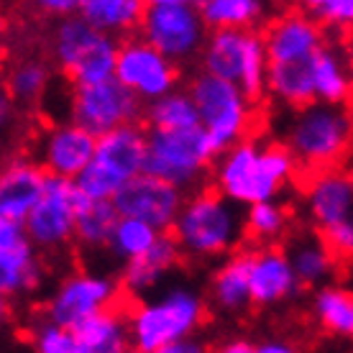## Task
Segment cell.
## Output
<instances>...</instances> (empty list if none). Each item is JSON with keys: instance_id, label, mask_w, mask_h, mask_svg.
Masks as SVG:
<instances>
[{"instance_id": "6da1fadb", "label": "cell", "mask_w": 353, "mask_h": 353, "mask_svg": "<svg viewBox=\"0 0 353 353\" xmlns=\"http://www.w3.org/2000/svg\"><path fill=\"white\" fill-rule=\"evenodd\" d=\"M297 161L284 143L243 139L215 157V192L239 208L272 203L297 176Z\"/></svg>"}, {"instance_id": "7a4b0ae2", "label": "cell", "mask_w": 353, "mask_h": 353, "mask_svg": "<svg viewBox=\"0 0 353 353\" xmlns=\"http://www.w3.org/2000/svg\"><path fill=\"white\" fill-rule=\"evenodd\" d=\"M169 230L182 256L215 259L241 243L243 210L215 190H194L185 194V203Z\"/></svg>"}, {"instance_id": "3957f363", "label": "cell", "mask_w": 353, "mask_h": 353, "mask_svg": "<svg viewBox=\"0 0 353 353\" xmlns=\"http://www.w3.org/2000/svg\"><path fill=\"white\" fill-rule=\"evenodd\" d=\"M205 297L187 284H174L157 297L141 300L128 312V348L154 353L169 343L194 338L205 323Z\"/></svg>"}, {"instance_id": "277c9868", "label": "cell", "mask_w": 353, "mask_h": 353, "mask_svg": "<svg viewBox=\"0 0 353 353\" xmlns=\"http://www.w3.org/2000/svg\"><path fill=\"white\" fill-rule=\"evenodd\" d=\"M351 115L345 108H330L320 103L294 110L287 123V149L297 167L310 172L338 169L351 149Z\"/></svg>"}, {"instance_id": "5b68a950", "label": "cell", "mask_w": 353, "mask_h": 353, "mask_svg": "<svg viewBox=\"0 0 353 353\" xmlns=\"http://www.w3.org/2000/svg\"><path fill=\"white\" fill-rule=\"evenodd\" d=\"M146 161V128L131 123L97 136L95 154L82 174L74 179L85 200H113L121 187L143 174Z\"/></svg>"}, {"instance_id": "8992f818", "label": "cell", "mask_w": 353, "mask_h": 353, "mask_svg": "<svg viewBox=\"0 0 353 353\" xmlns=\"http://www.w3.org/2000/svg\"><path fill=\"white\" fill-rule=\"evenodd\" d=\"M218 151L205 131H146L143 174L157 176L179 192H194L215 161Z\"/></svg>"}, {"instance_id": "52a82bcc", "label": "cell", "mask_w": 353, "mask_h": 353, "mask_svg": "<svg viewBox=\"0 0 353 353\" xmlns=\"http://www.w3.org/2000/svg\"><path fill=\"white\" fill-rule=\"evenodd\" d=\"M187 95L197 110V123L218 154L236 146L243 139H251V131L256 125V113H254V103L239 88L200 72L190 82Z\"/></svg>"}, {"instance_id": "ba28073f", "label": "cell", "mask_w": 353, "mask_h": 353, "mask_svg": "<svg viewBox=\"0 0 353 353\" xmlns=\"http://www.w3.org/2000/svg\"><path fill=\"white\" fill-rule=\"evenodd\" d=\"M205 74L239 88L243 95L256 103L266 92V52L261 34L251 31H208L200 52Z\"/></svg>"}, {"instance_id": "9c48e42d", "label": "cell", "mask_w": 353, "mask_h": 353, "mask_svg": "<svg viewBox=\"0 0 353 353\" xmlns=\"http://www.w3.org/2000/svg\"><path fill=\"white\" fill-rule=\"evenodd\" d=\"M118 41L97 34L77 13L57 21L52 34V57L57 67L80 85H97L113 80Z\"/></svg>"}, {"instance_id": "30bf717a", "label": "cell", "mask_w": 353, "mask_h": 353, "mask_svg": "<svg viewBox=\"0 0 353 353\" xmlns=\"http://www.w3.org/2000/svg\"><path fill=\"white\" fill-rule=\"evenodd\" d=\"M139 31L149 46H154L169 62H190L200 57L208 39L197 3L192 0H149L143 3Z\"/></svg>"}, {"instance_id": "8fae6325", "label": "cell", "mask_w": 353, "mask_h": 353, "mask_svg": "<svg viewBox=\"0 0 353 353\" xmlns=\"http://www.w3.org/2000/svg\"><path fill=\"white\" fill-rule=\"evenodd\" d=\"M121 284L103 272H74L54 287L46 302V320L74 330L88 318L118 305Z\"/></svg>"}, {"instance_id": "7c38bea8", "label": "cell", "mask_w": 353, "mask_h": 353, "mask_svg": "<svg viewBox=\"0 0 353 353\" xmlns=\"http://www.w3.org/2000/svg\"><path fill=\"white\" fill-rule=\"evenodd\" d=\"M67 100H70V121L92 133L95 139L115 128L139 123V115L143 113L141 103L115 80L72 88Z\"/></svg>"}, {"instance_id": "4fadbf2b", "label": "cell", "mask_w": 353, "mask_h": 353, "mask_svg": "<svg viewBox=\"0 0 353 353\" xmlns=\"http://www.w3.org/2000/svg\"><path fill=\"white\" fill-rule=\"evenodd\" d=\"M82 200L85 197L72 179L46 176L44 192L23 221V233L34 243L36 251L62 248L74 239V218Z\"/></svg>"}, {"instance_id": "5bb4252c", "label": "cell", "mask_w": 353, "mask_h": 353, "mask_svg": "<svg viewBox=\"0 0 353 353\" xmlns=\"http://www.w3.org/2000/svg\"><path fill=\"white\" fill-rule=\"evenodd\" d=\"M113 80L128 90L139 103H151L176 90L179 67L161 57L143 39H128L118 44Z\"/></svg>"}, {"instance_id": "9a60e30c", "label": "cell", "mask_w": 353, "mask_h": 353, "mask_svg": "<svg viewBox=\"0 0 353 353\" xmlns=\"http://www.w3.org/2000/svg\"><path fill=\"white\" fill-rule=\"evenodd\" d=\"M110 203L118 218H131V221L146 223L159 233H167L185 203V192H179L157 176L139 174L128 185L121 187V192Z\"/></svg>"}, {"instance_id": "2e32d148", "label": "cell", "mask_w": 353, "mask_h": 353, "mask_svg": "<svg viewBox=\"0 0 353 353\" xmlns=\"http://www.w3.org/2000/svg\"><path fill=\"white\" fill-rule=\"evenodd\" d=\"M95 154V136L72 121L52 123L36 143V164L46 176L77 179Z\"/></svg>"}, {"instance_id": "e0dca14e", "label": "cell", "mask_w": 353, "mask_h": 353, "mask_svg": "<svg viewBox=\"0 0 353 353\" xmlns=\"http://www.w3.org/2000/svg\"><path fill=\"white\" fill-rule=\"evenodd\" d=\"M261 41L266 64H300L325 46V34L305 10H284L269 23Z\"/></svg>"}, {"instance_id": "ac0fdd59", "label": "cell", "mask_w": 353, "mask_h": 353, "mask_svg": "<svg viewBox=\"0 0 353 353\" xmlns=\"http://www.w3.org/2000/svg\"><path fill=\"white\" fill-rule=\"evenodd\" d=\"M44 279V264L39 251L26 239L23 225L0 218V294L16 297L39 290Z\"/></svg>"}, {"instance_id": "d6986e66", "label": "cell", "mask_w": 353, "mask_h": 353, "mask_svg": "<svg viewBox=\"0 0 353 353\" xmlns=\"http://www.w3.org/2000/svg\"><path fill=\"white\" fill-rule=\"evenodd\" d=\"M305 210L320 233L353 223V179L345 169L312 172L305 185Z\"/></svg>"}, {"instance_id": "ffe728a7", "label": "cell", "mask_w": 353, "mask_h": 353, "mask_svg": "<svg viewBox=\"0 0 353 353\" xmlns=\"http://www.w3.org/2000/svg\"><path fill=\"white\" fill-rule=\"evenodd\" d=\"M246 272L251 305L259 307L282 305L302 287L282 248H256L246 254Z\"/></svg>"}, {"instance_id": "44dd1931", "label": "cell", "mask_w": 353, "mask_h": 353, "mask_svg": "<svg viewBox=\"0 0 353 353\" xmlns=\"http://www.w3.org/2000/svg\"><path fill=\"white\" fill-rule=\"evenodd\" d=\"M46 174L34 159L16 157L0 169V218L23 225L44 192Z\"/></svg>"}, {"instance_id": "7402d4cb", "label": "cell", "mask_w": 353, "mask_h": 353, "mask_svg": "<svg viewBox=\"0 0 353 353\" xmlns=\"http://www.w3.org/2000/svg\"><path fill=\"white\" fill-rule=\"evenodd\" d=\"M182 261V251L174 243V239L169 233H161L157 243L141 254L139 259H131L123 264L121 272V287L128 294H146V292L157 290L161 279L172 274Z\"/></svg>"}, {"instance_id": "603a6c76", "label": "cell", "mask_w": 353, "mask_h": 353, "mask_svg": "<svg viewBox=\"0 0 353 353\" xmlns=\"http://www.w3.org/2000/svg\"><path fill=\"white\" fill-rule=\"evenodd\" d=\"M312 97L320 105L343 108L351 97L348 57L338 46H323L312 57Z\"/></svg>"}, {"instance_id": "cb8c5ba5", "label": "cell", "mask_w": 353, "mask_h": 353, "mask_svg": "<svg viewBox=\"0 0 353 353\" xmlns=\"http://www.w3.org/2000/svg\"><path fill=\"white\" fill-rule=\"evenodd\" d=\"M80 353H125L128 351V312L110 307L72 330Z\"/></svg>"}, {"instance_id": "d4e9b609", "label": "cell", "mask_w": 353, "mask_h": 353, "mask_svg": "<svg viewBox=\"0 0 353 353\" xmlns=\"http://www.w3.org/2000/svg\"><path fill=\"white\" fill-rule=\"evenodd\" d=\"M143 13L141 0H80L77 16L97 34L115 39L139 28Z\"/></svg>"}, {"instance_id": "484cf974", "label": "cell", "mask_w": 353, "mask_h": 353, "mask_svg": "<svg viewBox=\"0 0 353 353\" xmlns=\"http://www.w3.org/2000/svg\"><path fill=\"white\" fill-rule=\"evenodd\" d=\"M266 90L282 105L300 108L315 103L312 97V59L300 64H269L266 67Z\"/></svg>"}, {"instance_id": "4316f807", "label": "cell", "mask_w": 353, "mask_h": 353, "mask_svg": "<svg viewBox=\"0 0 353 353\" xmlns=\"http://www.w3.org/2000/svg\"><path fill=\"white\" fill-rule=\"evenodd\" d=\"M210 300L223 312H243L251 305V292H248V272H246V254L230 256L218 266L210 282Z\"/></svg>"}, {"instance_id": "83f0119b", "label": "cell", "mask_w": 353, "mask_h": 353, "mask_svg": "<svg viewBox=\"0 0 353 353\" xmlns=\"http://www.w3.org/2000/svg\"><path fill=\"white\" fill-rule=\"evenodd\" d=\"M197 10L208 31H251L264 18L259 0H203Z\"/></svg>"}, {"instance_id": "f1b7e54d", "label": "cell", "mask_w": 353, "mask_h": 353, "mask_svg": "<svg viewBox=\"0 0 353 353\" xmlns=\"http://www.w3.org/2000/svg\"><path fill=\"white\" fill-rule=\"evenodd\" d=\"M312 315L318 325L330 336L351 338L353 333V297L341 284H325L318 287L312 297Z\"/></svg>"}, {"instance_id": "f546056e", "label": "cell", "mask_w": 353, "mask_h": 353, "mask_svg": "<svg viewBox=\"0 0 353 353\" xmlns=\"http://www.w3.org/2000/svg\"><path fill=\"white\" fill-rule=\"evenodd\" d=\"M294 276L300 284L310 287H325V282L336 274L338 259L327 251V246L320 239H305L297 241L292 251L287 254Z\"/></svg>"}, {"instance_id": "4dcf8cb0", "label": "cell", "mask_w": 353, "mask_h": 353, "mask_svg": "<svg viewBox=\"0 0 353 353\" xmlns=\"http://www.w3.org/2000/svg\"><path fill=\"white\" fill-rule=\"evenodd\" d=\"M115 223H118V212H115L113 203H108V200H82L77 218H74V241L80 246L90 248V251L108 248Z\"/></svg>"}, {"instance_id": "1f68e13d", "label": "cell", "mask_w": 353, "mask_h": 353, "mask_svg": "<svg viewBox=\"0 0 353 353\" xmlns=\"http://www.w3.org/2000/svg\"><path fill=\"white\" fill-rule=\"evenodd\" d=\"M146 123L151 131H190L197 128V110L187 90H174L164 97H157L146 103Z\"/></svg>"}, {"instance_id": "d6a6232c", "label": "cell", "mask_w": 353, "mask_h": 353, "mask_svg": "<svg viewBox=\"0 0 353 353\" xmlns=\"http://www.w3.org/2000/svg\"><path fill=\"white\" fill-rule=\"evenodd\" d=\"M52 85V70L44 59H21V62L8 72L6 90L18 105H34L46 95Z\"/></svg>"}, {"instance_id": "836d02e7", "label": "cell", "mask_w": 353, "mask_h": 353, "mask_svg": "<svg viewBox=\"0 0 353 353\" xmlns=\"http://www.w3.org/2000/svg\"><path fill=\"white\" fill-rule=\"evenodd\" d=\"M161 233L159 230H154L151 225L146 223H139V221H131V218H118L113 228V236L108 241V248L113 251L118 259H123L125 261H131V259H139L141 254H146L157 239H159Z\"/></svg>"}, {"instance_id": "e575fe53", "label": "cell", "mask_w": 353, "mask_h": 353, "mask_svg": "<svg viewBox=\"0 0 353 353\" xmlns=\"http://www.w3.org/2000/svg\"><path fill=\"white\" fill-rule=\"evenodd\" d=\"M290 215L279 200L259 203L243 212V233H251L256 241H276L284 236Z\"/></svg>"}, {"instance_id": "d590c367", "label": "cell", "mask_w": 353, "mask_h": 353, "mask_svg": "<svg viewBox=\"0 0 353 353\" xmlns=\"http://www.w3.org/2000/svg\"><path fill=\"white\" fill-rule=\"evenodd\" d=\"M302 10L320 28H348L353 21V0H312Z\"/></svg>"}, {"instance_id": "8d00e7d4", "label": "cell", "mask_w": 353, "mask_h": 353, "mask_svg": "<svg viewBox=\"0 0 353 353\" xmlns=\"http://www.w3.org/2000/svg\"><path fill=\"white\" fill-rule=\"evenodd\" d=\"M31 341H34L36 353H80L72 330L54 325L49 320L36 323L34 333H31Z\"/></svg>"}, {"instance_id": "74e56055", "label": "cell", "mask_w": 353, "mask_h": 353, "mask_svg": "<svg viewBox=\"0 0 353 353\" xmlns=\"http://www.w3.org/2000/svg\"><path fill=\"white\" fill-rule=\"evenodd\" d=\"M323 243L327 246V251L336 259H348L353 251V223H343L323 233Z\"/></svg>"}, {"instance_id": "f35d334b", "label": "cell", "mask_w": 353, "mask_h": 353, "mask_svg": "<svg viewBox=\"0 0 353 353\" xmlns=\"http://www.w3.org/2000/svg\"><path fill=\"white\" fill-rule=\"evenodd\" d=\"M21 123V105L10 97L6 85H0V141L16 131Z\"/></svg>"}, {"instance_id": "ab89813d", "label": "cell", "mask_w": 353, "mask_h": 353, "mask_svg": "<svg viewBox=\"0 0 353 353\" xmlns=\"http://www.w3.org/2000/svg\"><path fill=\"white\" fill-rule=\"evenodd\" d=\"M77 6H80V0H41V3H39V8L57 16L59 21L67 16H74V13H77Z\"/></svg>"}, {"instance_id": "60d3db41", "label": "cell", "mask_w": 353, "mask_h": 353, "mask_svg": "<svg viewBox=\"0 0 353 353\" xmlns=\"http://www.w3.org/2000/svg\"><path fill=\"white\" fill-rule=\"evenodd\" d=\"M254 353H300V348L284 338H266L254 345Z\"/></svg>"}, {"instance_id": "b9f144b4", "label": "cell", "mask_w": 353, "mask_h": 353, "mask_svg": "<svg viewBox=\"0 0 353 353\" xmlns=\"http://www.w3.org/2000/svg\"><path fill=\"white\" fill-rule=\"evenodd\" d=\"M154 353H208V345H205L203 341H197V338H185V341L169 343Z\"/></svg>"}, {"instance_id": "7bdbcfd3", "label": "cell", "mask_w": 353, "mask_h": 353, "mask_svg": "<svg viewBox=\"0 0 353 353\" xmlns=\"http://www.w3.org/2000/svg\"><path fill=\"white\" fill-rule=\"evenodd\" d=\"M208 353H254V343L246 338H228L215 348H208Z\"/></svg>"}, {"instance_id": "ee69618b", "label": "cell", "mask_w": 353, "mask_h": 353, "mask_svg": "<svg viewBox=\"0 0 353 353\" xmlns=\"http://www.w3.org/2000/svg\"><path fill=\"white\" fill-rule=\"evenodd\" d=\"M8 315H10V302H8V297L0 294V325L8 320Z\"/></svg>"}, {"instance_id": "f6af8a7d", "label": "cell", "mask_w": 353, "mask_h": 353, "mask_svg": "<svg viewBox=\"0 0 353 353\" xmlns=\"http://www.w3.org/2000/svg\"><path fill=\"white\" fill-rule=\"evenodd\" d=\"M6 161H8V151H6V143L0 141V169L6 167Z\"/></svg>"}, {"instance_id": "bcb514c9", "label": "cell", "mask_w": 353, "mask_h": 353, "mask_svg": "<svg viewBox=\"0 0 353 353\" xmlns=\"http://www.w3.org/2000/svg\"><path fill=\"white\" fill-rule=\"evenodd\" d=\"M0 36H3V18H0Z\"/></svg>"}, {"instance_id": "7dc6e473", "label": "cell", "mask_w": 353, "mask_h": 353, "mask_svg": "<svg viewBox=\"0 0 353 353\" xmlns=\"http://www.w3.org/2000/svg\"><path fill=\"white\" fill-rule=\"evenodd\" d=\"M125 353H133V351H131V348H128V351H125Z\"/></svg>"}]
</instances>
